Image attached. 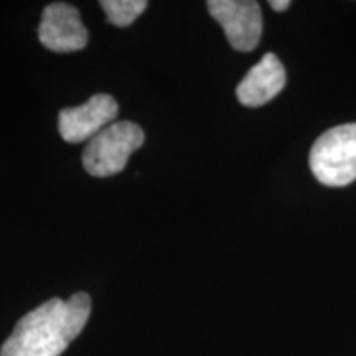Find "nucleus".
<instances>
[{
	"label": "nucleus",
	"instance_id": "obj_1",
	"mask_svg": "<svg viewBox=\"0 0 356 356\" xmlns=\"http://www.w3.org/2000/svg\"><path fill=\"white\" fill-rule=\"evenodd\" d=\"M89 315L88 293L78 292L68 300L50 299L19 320L0 356H60L83 332Z\"/></svg>",
	"mask_w": 356,
	"mask_h": 356
},
{
	"label": "nucleus",
	"instance_id": "obj_2",
	"mask_svg": "<svg viewBox=\"0 0 356 356\" xmlns=\"http://www.w3.org/2000/svg\"><path fill=\"white\" fill-rule=\"evenodd\" d=\"M144 140L145 134L136 122H113L84 147V170L97 178L118 175L126 168L131 155L144 145Z\"/></svg>",
	"mask_w": 356,
	"mask_h": 356
},
{
	"label": "nucleus",
	"instance_id": "obj_3",
	"mask_svg": "<svg viewBox=\"0 0 356 356\" xmlns=\"http://www.w3.org/2000/svg\"><path fill=\"white\" fill-rule=\"evenodd\" d=\"M310 168L327 186H345L356 180V122L322 134L310 150Z\"/></svg>",
	"mask_w": 356,
	"mask_h": 356
},
{
	"label": "nucleus",
	"instance_id": "obj_4",
	"mask_svg": "<svg viewBox=\"0 0 356 356\" xmlns=\"http://www.w3.org/2000/svg\"><path fill=\"white\" fill-rule=\"evenodd\" d=\"M208 12L225 30L231 47L251 51L262 37V13L254 0H210Z\"/></svg>",
	"mask_w": 356,
	"mask_h": 356
},
{
	"label": "nucleus",
	"instance_id": "obj_5",
	"mask_svg": "<svg viewBox=\"0 0 356 356\" xmlns=\"http://www.w3.org/2000/svg\"><path fill=\"white\" fill-rule=\"evenodd\" d=\"M119 106L113 96L96 95L81 106L63 109L58 115V131L70 144L91 140L118 118Z\"/></svg>",
	"mask_w": 356,
	"mask_h": 356
},
{
	"label": "nucleus",
	"instance_id": "obj_6",
	"mask_svg": "<svg viewBox=\"0 0 356 356\" xmlns=\"http://www.w3.org/2000/svg\"><path fill=\"white\" fill-rule=\"evenodd\" d=\"M38 38L47 50L71 53L83 50L88 44L89 35L76 7L55 2L44 7L38 26Z\"/></svg>",
	"mask_w": 356,
	"mask_h": 356
},
{
	"label": "nucleus",
	"instance_id": "obj_7",
	"mask_svg": "<svg viewBox=\"0 0 356 356\" xmlns=\"http://www.w3.org/2000/svg\"><path fill=\"white\" fill-rule=\"evenodd\" d=\"M286 79V70L279 58L274 53H266L238 84L236 96L246 108H259L282 91Z\"/></svg>",
	"mask_w": 356,
	"mask_h": 356
},
{
	"label": "nucleus",
	"instance_id": "obj_8",
	"mask_svg": "<svg viewBox=\"0 0 356 356\" xmlns=\"http://www.w3.org/2000/svg\"><path fill=\"white\" fill-rule=\"evenodd\" d=\"M147 6L149 2L145 0H102L101 2L109 24L119 26V29L132 25L134 20L145 12Z\"/></svg>",
	"mask_w": 356,
	"mask_h": 356
},
{
	"label": "nucleus",
	"instance_id": "obj_9",
	"mask_svg": "<svg viewBox=\"0 0 356 356\" xmlns=\"http://www.w3.org/2000/svg\"><path fill=\"white\" fill-rule=\"evenodd\" d=\"M269 6L273 7L275 12H284L291 7V2H289V0H270Z\"/></svg>",
	"mask_w": 356,
	"mask_h": 356
}]
</instances>
